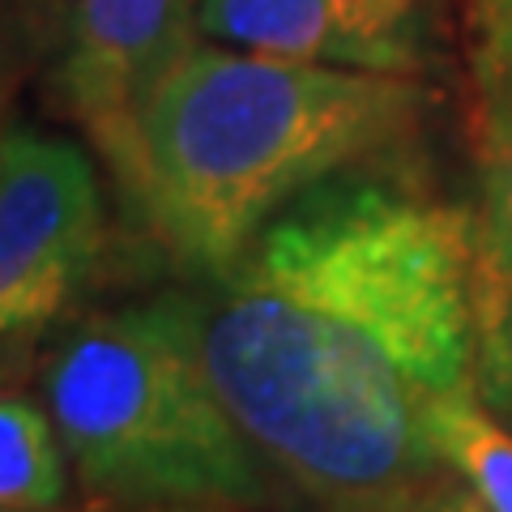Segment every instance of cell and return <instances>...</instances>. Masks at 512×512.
I'll use <instances>...</instances> for the list:
<instances>
[{"mask_svg": "<svg viewBox=\"0 0 512 512\" xmlns=\"http://www.w3.org/2000/svg\"><path fill=\"white\" fill-rule=\"evenodd\" d=\"M214 389L320 512H376L457 478L440 427L474 384V210L350 167L192 295Z\"/></svg>", "mask_w": 512, "mask_h": 512, "instance_id": "1", "label": "cell"}, {"mask_svg": "<svg viewBox=\"0 0 512 512\" xmlns=\"http://www.w3.org/2000/svg\"><path fill=\"white\" fill-rule=\"evenodd\" d=\"M427 90L367 73L192 43L99 137L137 218L188 278L222 274L286 205L414 133Z\"/></svg>", "mask_w": 512, "mask_h": 512, "instance_id": "2", "label": "cell"}, {"mask_svg": "<svg viewBox=\"0 0 512 512\" xmlns=\"http://www.w3.org/2000/svg\"><path fill=\"white\" fill-rule=\"evenodd\" d=\"M39 397L90 504L274 500V470L214 389L188 291L77 320L47 350Z\"/></svg>", "mask_w": 512, "mask_h": 512, "instance_id": "3", "label": "cell"}, {"mask_svg": "<svg viewBox=\"0 0 512 512\" xmlns=\"http://www.w3.org/2000/svg\"><path fill=\"white\" fill-rule=\"evenodd\" d=\"M103 192L64 137H0V338L56 320L103 248Z\"/></svg>", "mask_w": 512, "mask_h": 512, "instance_id": "4", "label": "cell"}, {"mask_svg": "<svg viewBox=\"0 0 512 512\" xmlns=\"http://www.w3.org/2000/svg\"><path fill=\"white\" fill-rule=\"evenodd\" d=\"M201 0H56V94L99 141L192 47Z\"/></svg>", "mask_w": 512, "mask_h": 512, "instance_id": "5", "label": "cell"}, {"mask_svg": "<svg viewBox=\"0 0 512 512\" xmlns=\"http://www.w3.org/2000/svg\"><path fill=\"white\" fill-rule=\"evenodd\" d=\"M197 30L303 64L414 73L427 47V9L423 0H201Z\"/></svg>", "mask_w": 512, "mask_h": 512, "instance_id": "6", "label": "cell"}, {"mask_svg": "<svg viewBox=\"0 0 512 512\" xmlns=\"http://www.w3.org/2000/svg\"><path fill=\"white\" fill-rule=\"evenodd\" d=\"M474 210V384L491 414H512V69L478 60Z\"/></svg>", "mask_w": 512, "mask_h": 512, "instance_id": "7", "label": "cell"}, {"mask_svg": "<svg viewBox=\"0 0 512 512\" xmlns=\"http://www.w3.org/2000/svg\"><path fill=\"white\" fill-rule=\"evenodd\" d=\"M73 470L43 397L0 393V512H64Z\"/></svg>", "mask_w": 512, "mask_h": 512, "instance_id": "8", "label": "cell"}, {"mask_svg": "<svg viewBox=\"0 0 512 512\" xmlns=\"http://www.w3.org/2000/svg\"><path fill=\"white\" fill-rule=\"evenodd\" d=\"M440 444L478 504L487 512H512V431L483 406V397H466L444 414Z\"/></svg>", "mask_w": 512, "mask_h": 512, "instance_id": "9", "label": "cell"}, {"mask_svg": "<svg viewBox=\"0 0 512 512\" xmlns=\"http://www.w3.org/2000/svg\"><path fill=\"white\" fill-rule=\"evenodd\" d=\"M376 512H487V508L478 504V495L470 491V483L457 474V478H448V483H440V487L414 495V500L376 508Z\"/></svg>", "mask_w": 512, "mask_h": 512, "instance_id": "10", "label": "cell"}, {"mask_svg": "<svg viewBox=\"0 0 512 512\" xmlns=\"http://www.w3.org/2000/svg\"><path fill=\"white\" fill-rule=\"evenodd\" d=\"M483 18V52L478 60H495L512 69V0H478Z\"/></svg>", "mask_w": 512, "mask_h": 512, "instance_id": "11", "label": "cell"}, {"mask_svg": "<svg viewBox=\"0 0 512 512\" xmlns=\"http://www.w3.org/2000/svg\"><path fill=\"white\" fill-rule=\"evenodd\" d=\"M82 512H244L227 504H90Z\"/></svg>", "mask_w": 512, "mask_h": 512, "instance_id": "12", "label": "cell"}]
</instances>
